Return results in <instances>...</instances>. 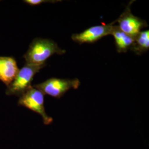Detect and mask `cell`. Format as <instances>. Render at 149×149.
I'll return each mask as SVG.
<instances>
[{"mask_svg": "<svg viewBox=\"0 0 149 149\" xmlns=\"http://www.w3.org/2000/svg\"><path fill=\"white\" fill-rule=\"evenodd\" d=\"M66 53L54 41L49 39L35 38L24 55L26 64L34 65H46L45 61L55 54L60 55Z\"/></svg>", "mask_w": 149, "mask_h": 149, "instance_id": "cell-1", "label": "cell"}, {"mask_svg": "<svg viewBox=\"0 0 149 149\" xmlns=\"http://www.w3.org/2000/svg\"><path fill=\"white\" fill-rule=\"evenodd\" d=\"M45 65H34L26 64L19 70L15 79L7 86L6 94L8 96H20L31 87L34 76Z\"/></svg>", "mask_w": 149, "mask_h": 149, "instance_id": "cell-2", "label": "cell"}, {"mask_svg": "<svg viewBox=\"0 0 149 149\" xmlns=\"http://www.w3.org/2000/svg\"><path fill=\"white\" fill-rule=\"evenodd\" d=\"M18 104L27 108L40 116L45 125H50L53 122V118L49 116L45 111L44 95L40 91L33 86L19 97Z\"/></svg>", "mask_w": 149, "mask_h": 149, "instance_id": "cell-3", "label": "cell"}, {"mask_svg": "<svg viewBox=\"0 0 149 149\" xmlns=\"http://www.w3.org/2000/svg\"><path fill=\"white\" fill-rule=\"evenodd\" d=\"M80 85V81L77 79H64L53 77L33 87L40 91L44 95L60 98L70 89L78 88Z\"/></svg>", "mask_w": 149, "mask_h": 149, "instance_id": "cell-4", "label": "cell"}, {"mask_svg": "<svg viewBox=\"0 0 149 149\" xmlns=\"http://www.w3.org/2000/svg\"><path fill=\"white\" fill-rule=\"evenodd\" d=\"M133 1H131L125 10L119 16L116 23H117L119 29L132 37H136L142 29L148 26L146 22L134 16L130 10V5Z\"/></svg>", "mask_w": 149, "mask_h": 149, "instance_id": "cell-5", "label": "cell"}, {"mask_svg": "<svg viewBox=\"0 0 149 149\" xmlns=\"http://www.w3.org/2000/svg\"><path fill=\"white\" fill-rule=\"evenodd\" d=\"M116 21L108 24L98 25L90 27L80 33L74 34L71 39L80 44L84 43H95L107 36L111 34Z\"/></svg>", "mask_w": 149, "mask_h": 149, "instance_id": "cell-6", "label": "cell"}, {"mask_svg": "<svg viewBox=\"0 0 149 149\" xmlns=\"http://www.w3.org/2000/svg\"><path fill=\"white\" fill-rule=\"evenodd\" d=\"M16 60L9 56H0V81L10 85L19 71Z\"/></svg>", "mask_w": 149, "mask_h": 149, "instance_id": "cell-7", "label": "cell"}, {"mask_svg": "<svg viewBox=\"0 0 149 149\" xmlns=\"http://www.w3.org/2000/svg\"><path fill=\"white\" fill-rule=\"evenodd\" d=\"M111 35L114 37L117 50L119 53H126L133 44L134 38L122 32L117 25H114Z\"/></svg>", "mask_w": 149, "mask_h": 149, "instance_id": "cell-8", "label": "cell"}, {"mask_svg": "<svg viewBox=\"0 0 149 149\" xmlns=\"http://www.w3.org/2000/svg\"><path fill=\"white\" fill-rule=\"evenodd\" d=\"M149 49V31H141L134 38L133 44L130 50L134 53L141 55Z\"/></svg>", "mask_w": 149, "mask_h": 149, "instance_id": "cell-9", "label": "cell"}, {"mask_svg": "<svg viewBox=\"0 0 149 149\" xmlns=\"http://www.w3.org/2000/svg\"><path fill=\"white\" fill-rule=\"evenodd\" d=\"M25 3L30 6L39 5L44 3H56L58 2H62V1L59 0H25L24 1Z\"/></svg>", "mask_w": 149, "mask_h": 149, "instance_id": "cell-10", "label": "cell"}]
</instances>
